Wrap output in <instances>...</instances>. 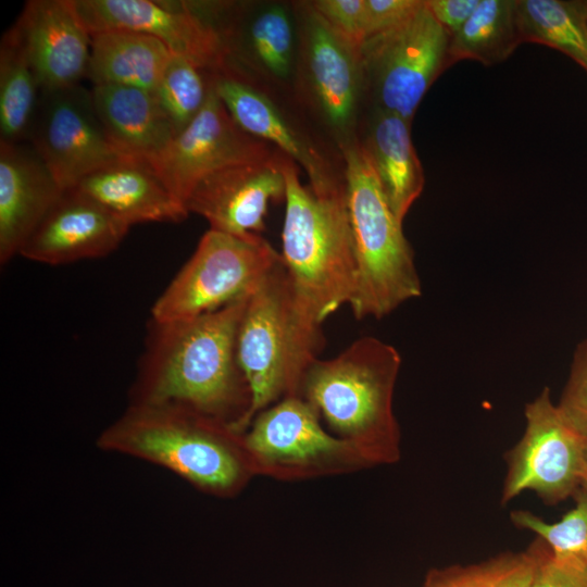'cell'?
<instances>
[{"label":"cell","instance_id":"obj_23","mask_svg":"<svg viewBox=\"0 0 587 587\" xmlns=\"http://www.w3.org/2000/svg\"><path fill=\"white\" fill-rule=\"evenodd\" d=\"M172 52L149 35L127 30L91 34L87 77L92 85H116L153 92Z\"/></svg>","mask_w":587,"mask_h":587},{"label":"cell","instance_id":"obj_35","mask_svg":"<svg viewBox=\"0 0 587 587\" xmlns=\"http://www.w3.org/2000/svg\"><path fill=\"white\" fill-rule=\"evenodd\" d=\"M479 0H425V4L441 27L452 36L470 18Z\"/></svg>","mask_w":587,"mask_h":587},{"label":"cell","instance_id":"obj_31","mask_svg":"<svg viewBox=\"0 0 587 587\" xmlns=\"http://www.w3.org/2000/svg\"><path fill=\"white\" fill-rule=\"evenodd\" d=\"M557 407L566 423L587 436V339L573 355L570 375Z\"/></svg>","mask_w":587,"mask_h":587},{"label":"cell","instance_id":"obj_18","mask_svg":"<svg viewBox=\"0 0 587 587\" xmlns=\"http://www.w3.org/2000/svg\"><path fill=\"white\" fill-rule=\"evenodd\" d=\"M213 87L236 124L250 136L276 146L305 171L310 188L329 195L344 188L322 155L285 121L273 103L228 67L211 73Z\"/></svg>","mask_w":587,"mask_h":587},{"label":"cell","instance_id":"obj_20","mask_svg":"<svg viewBox=\"0 0 587 587\" xmlns=\"http://www.w3.org/2000/svg\"><path fill=\"white\" fill-rule=\"evenodd\" d=\"M90 90L102 126L122 157L148 162L176 135L153 92L116 85Z\"/></svg>","mask_w":587,"mask_h":587},{"label":"cell","instance_id":"obj_11","mask_svg":"<svg viewBox=\"0 0 587 587\" xmlns=\"http://www.w3.org/2000/svg\"><path fill=\"white\" fill-rule=\"evenodd\" d=\"M91 34L127 30L163 42L207 72L227 66V50L205 3L172 0H73Z\"/></svg>","mask_w":587,"mask_h":587},{"label":"cell","instance_id":"obj_19","mask_svg":"<svg viewBox=\"0 0 587 587\" xmlns=\"http://www.w3.org/2000/svg\"><path fill=\"white\" fill-rule=\"evenodd\" d=\"M129 226L141 223H180L189 212L151 166L122 158L83 178L75 187Z\"/></svg>","mask_w":587,"mask_h":587},{"label":"cell","instance_id":"obj_21","mask_svg":"<svg viewBox=\"0 0 587 587\" xmlns=\"http://www.w3.org/2000/svg\"><path fill=\"white\" fill-rule=\"evenodd\" d=\"M311 83L328 122L346 129L357 108L361 79L359 54L335 35L311 8L304 16Z\"/></svg>","mask_w":587,"mask_h":587},{"label":"cell","instance_id":"obj_32","mask_svg":"<svg viewBox=\"0 0 587 587\" xmlns=\"http://www.w3.org/2000/svg\"><path fill=\"white\" fill-rule=\"evenodd\" d=\"M310 5L332 32L359 54L365 39L364 0H316Z\"/></svg>","mask_w":587,"mask_h":587},{"label":"cell","instance_id":"obj_17","mask_svg":"<svg viewBox=\"0 0 587 587\" xmlns=\"http://www.w3.org/2000/svg\"><path fill=\"white\" fill-rule=\"evenodd\" d=\"M64 190L29 143L0 141V262L7 264Z\"/></svg>","mask_w":587,"mask_h":587},{"label":"cell","instance_id":"obj_26","mask_svg":"<svg viewBox=\"0 0 587 587\" xmlns=\"http://www.w3.org/2000/svg\"><path fill=\"white\" fill-rule=\"evenodd\" d=\"M523 42L560 50L587 72L585 1L516 0Z\"/></svg>","mask_w":587,"mask_h":587},{"label":"cell","instance_id":"obj_12","mask_svg":"<svg viewBox=\"0 0 587 587\" xmlns=\"http://www.w3.org/2000/svg\"><path fill=\"white\" fill-rule=\"evenodd\" d=\"M27 140L64 191L126 158L112 146L96 112L91 90L80 84L40 91Z\"/></svg>","mask_w":587,"mask_h":587},{"label":"cell","instance_id":"obj_37","mask_svg":"<svg viewBox=\"0 0 587 587\" xmlns=\"http://www.w3.org/2000/svg\"><path fill=\"white\" fill-rule=\"evenodd\" d=\"M585 14H586V25H587V1H585Z\"/></svg>","mask_w":587,"mask_h":587},{"label":"cell","instance_id":"obj_9","mask_svg":"<svg viewBox=\"0 0 587 587\" xmlns=\"http://www.w3.org/2000/svg\"><path fill=\"white\" fill-rule=\"evenodd\" d=\"M449 45L450 35L425 0L398 25L366 37L359 64L376 109L411 122L427 90L451 66Z\"/></svg>","mask_w":587,"mask_h":587},{"label":"cell","instance_id":"obj_22","mask_svg":"<svg viewBox=\"0 0 587 587\" xmlns=\"http://www.w3.org/2000/svg\"><path fill=\"white\" fill-rule=\"evenodd\" d=\"M410 126V121L376 109L362 143L388 204L400 222L425 184Z\"/></svg>","mask_w":587,"mask_h":587},{"label":"cell","instance_id":"obj_33","mask_svg":"<svg viewBox=\"0 0 587 587\" xmlns=\"http://www.w3.org/2000/svg\"><path fill=\"white\" fill-rule=\"evenodd\" d=\"M534 542L537 567L532 587H587V562L552 554L538 537Z\"/></svg>","mask_w":587,"mask_h":587},{"label":"cell","instance_id":"obj_7","mask_svg":"<svg viewBox=\"0 0 587 587\" xmlns=\"http://www.w3.org/2000/svg\"><path fill=\"white\" fill-rule=\"evenodd\" d=\"M282 260L261 235L240 238L209 229L195 252L157 299L151 320H191L247 295Z\"/></svg>","mask_w":587,"mask_h":587},{"label":"cell","instance_id":"obj_5","mask_svg":"<svg viewBox=\"0 0 587 587\" xmlns=\"http://www.w3.org/2000/svg\"><path fill=\"white\" fill-rule=\"evenodd\" d=\"M321 323L298 302L280 260L249 294L237 334V355L251 389L248 426L262 410L301 396L323 345Z\"/></svg>","mask_w":587,"mask_h":587},{"label":"cell","instance_id":"obj_36","mask_svg":"<svg viewBox=\"0 0 587 587\" xmlns=\"http://www.w3.org/2000/svg\"><path fill=\"white\" fill-rule=\"evenodd\" d=\"M580 490L587 492V436L584 437V466Z\"/></svg>","mask_w":587,"mask_h":587},{"label":"cell","instance_id":"obj_4","mask_svg":"<svg viewBox=\"0 0 587 587\" xmlns=\"http://www.w3.org/2000/svg\"><path fill=\"white\" fill-rule=\"evenodd\" d=\"M282 260L301 307L319 323L357 289V260L345 186L317 195L300 183L299 168L287 155Z\"/></svg>","mask_w":587,"mask_h":587},{"label":"cell","instance_id":"obj_1","mask_svg":"<svg viewBox=\"0 0 587 587\" xmlns=\"http://www.w3.org/2000/svg\"><path fill=\"white\" fill-rule=\"evenodd\" d=\"M248 297L191 320H150L129 403L190 409L245 433L252 395L237 334Z\"/></svg>","mask_w":587,"mask_h":587},{"label":"cell","instance_id":"obj_25","mask_svg":"<svg viewBox=\"0 0 587 587\" xmlns=\"http://www.w3.org/2000/svg\"><path fill=\"white\" fill-rule=\"evenodd\" d=\"M39 96L36 75L12 25L0 41V141L27 139Z\"/></svg>","mask_w":587,"mask_h":587},{"label":"cell","instance_id":"obj_6","mask_svg":"<svg viewBox=\"0 0 587 587\" xmlns=\"http://www.w3.org/2000/svg\"><path fill=\"white\" fill-rule=\"evenodd\" d=\"M345 192L357 260V320L383 319L422 295L414 253L362 143H345Z\"/></svg>","mask_w":587,"mask_h":587},{"label":"cell","instance_id":"obj_16","mask_svg":"<svg viewBox=\"0 0 587 587\" xmlns=\"http://www.w3.org/2000/svg\"><path fill=\"white\" fill-rule=\"evenodd\" d=\"M129 225L76 188L66 190L20 251L40 263L60 265L113 252Z\"/></svg>","mask_w":587,"mask_h":587},{"label":"cell","instance_id":"obj_14","mask_svg":"<svg viewBox=\"0 0 587 587\" xmlns=\"http://www.w3.org/2000/svg\"><path fill=\"white\" fill-rule=\"evenodd\" d=\"M285 157L277 151L207 175L195 186L186 209L204 217L211 229L240 238L260 235L270 203L285 201Z\"/></svg>","mask_w":587,"mask_h":587},{"label":"cell","instance_id":"obj_8","mask_svg":"<svg viewBox=\"0 0 587 587\" xmlns=\"http://www.w3.org/2000/svg\"><path fill=\"white\" fill-rule=\"evenodd\" d=\"M317 410L302 396L259 412L243 433L257 475L300 480L370 467L349 442L327 432Z\"/></svg>","mask_w":587,"mask_h":587},{"label":"cell","instance_id":"obj_2","mask_svg":"<svg viewBox=\"0 0 587 587\" xmlns=\"http://www.w3.org/2000/svg\"><path fill=\"white\" fill-rule=\"evenodd\" d=\"M97 446L162 466L218 498L237 496L257 476L243 433L180 407L129 403Z\"/></svg>","mask_w":587,"mask_h":587},{"label":"cell","instance_id":"obj_29","mask_svg":"<svg viewBox=\"0 0 587 587\" xmlns=\"http://www.w3.org/2000/svg\"><path fill=\"white\" fill-rule=\"evenodd\" d=\"M575 507L557 522L549 523L530 511H512L511 522L534 533L558 557L587 562V492L578 490Z\"/></svg>","mask_w":587,"mask_h":587},{"label":"cell","instance_id":"obj_15","mask_svg":"<svg viewBox=\"0 0 587 587\" xmlns=\"http://www.w3.org/2000/svg\"><path fill=\"white\" fill-rule=\"evenodd\" d=\"M14 26L40 91L79 85L87 76L91 35L73 0H29Z\"/></svg>","mask_w":587,"mask_h":587},{"label":"cell","instance_id":"obj_10","mask_svg":"<svg viewBox=\"0 0 587 587\" xmlns=\"http://www.w3.org/2000/svg\"><path fill=\"white\" fill-rule=\"evenodd\" d=\"M525 430L504 454L501 503L532 491L554 505L580 489L584 437L572 428L551 399L549 387L525 405Z\"/></svg>","mask_w":587,"mask_h":587},{"label":"cell","instance_id":"obj_30","mask_svg":"<svg viewBox=\"0 0 587 587\" xmlns=\"http://www.w3.org/2000/svg\"><path fill=\"white\" fill-rule=\"evenodd\" d=\"M246 43L258 62L284 78L292 61V27L286 10L272 5L258 13L246 29Z\"/></svg>","mask_w":587,"mask_h":587},{"label":"cell","instance_id":"obj_24","mask_svg":"<svg viewBox=\"0 0 587 587\" xmlns=\"http://www.w3.org/2000/svg\"><path fill=\"white\" fill-rule=\"evenodd\" d=\"M522 42L516 0H479L465 24L450 36V63L475 60L495 65Z\"/></svg>","mask_w":587,"mask_h":587},{"label":"cell","instance_id":"obj_34","mask_svg":"<svg viewBox=\"0 0 587 587\" xmlns=\"http://www.w3.org/2000/svg\"><path fill=\"white\" fill-rule=\"evenodd\" d=\"M422 2L423 0H364L365 38L398 25Z\"/></svg>","mask_w":587,"mask_h":587},{"label":"cell","instance_id":"obj_13","mask_svg":"<svg viewBox=\"0 0 587 587\" xmlns=\"http://www.w3.org/2000/svg\"><path fill=\"white\" fill-rule=\"evenodd\" d=\"M275 153L268 143L236 124L211 78L201 111L147 163L186 208L195 186L207 175L229 165L265 160Z\"/></svg>","mask_w":587,"mask_h":587},{"label":"cell","instance_id":"obj_27","mask_svg":"<svg viewBox=\"0 0 587 587\" xmlns=\"http://www.w3.org/2000/svg\"><path fill=\"white\" fill-rule=\"evenodd\" d=\"M537 567L533 542L525 551L502 552L478 563L432 569L422 587H532Z\"/></svg>","mask_w":587,"mask_h":587},{"label":"cell","instance_id":"obj_3","mask_svg":"<svg viewBox=\"0 0 587 587\" xmlns=\"http://www.w3.org/2000/svg\"><path fill=\"white\" fill-rule=\"evenodd\" d=\"M400 366L395 347L365 336L332 359H316L302 384L301 396L330 433L352 445L370 467L394 464L401 457L392 405Z\"/></svg>","mask_w":587,"mask_h":587},{"label":"cell","instance_id":"obj_28","mask_svg":"<svg viewBox=\"0 0 587 587\" xmlns=\"http://www.w3.org/2000/svg\"><path fill=\"white\" fill-rule=\"evenodd\" d=\"M208 73L177 55H172L166 65L153 95L175 134L187 127L204 105L211 86Z\"/></svg>","mask_w":587,"mask_h":587}]
</instances>
